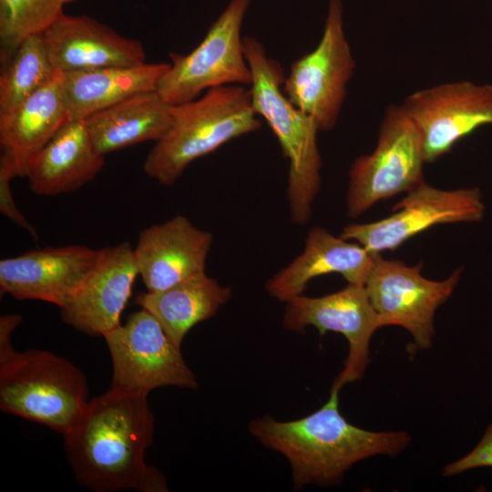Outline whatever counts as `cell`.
Masks as SVG:
<instances>
[{
	"label": "cell",
	"mask_w": 492,
	"mask_h": 492,
	"mask_svg": "<svg viewBox=\"0 0 492 492\" xmlns=\"http://www.w3.org/2000/svg\"><path fill=\"white\" fill-rule=\"evenodd\" d=\"M153 434L148 395L110 387L89 400L63 436L77 482L96 492L166 490L164 477L145 462Z\"/></svg>",
	"instance_id": "1"
},
{
	"label": "cell",
	"mask_w": 492,
	"mask_h": 492,
	"mask_svg": "<svg viewBox=\"0 0 492 492\" xmlns=\"http://www.w3.org/2000/svg\"><path fill=\"white\" fill-rule=\"evenodd\" d=\"M339 392L313 413L291 421L267 415L250 422L249 431L263 446L282 455L292 486H332L354 464L377 455L395 456L411 436L405 431H370L347 421L339 411Z\"/></svg>",
	"instance_id": "2"
},
{
	"label": "cell",
	"mask_w": 492,
	"mask_h": 492,
	"mask_svg": "<svg viewBox=\"0 0 492 492\" xmlns=\"http://www.w3.org/2000/svg\"><path fill=\"white\" fill-rule=\"evenodd\" d=\"M244 55L251 72V94L257 115L262 117L289 160L287 196L292 221L306 224L321 187L322 159L317 144L318 127L282 92L284 74L281 65L267 56L262 44L243 38Z\"/></svg>",
	"instance_id": "3"
},
{
	"label": "cell",
	"mask_w": 492,
	"mask_h": 492,
	"mask_svg": "<svg viewBox=\"0 0 492 492\" xmlns=\"http://www.w3.org/2000/svg\"><path fill=\"white\" fill-rule=\"evenodd\" d=\"M172 124L143 164L159 183L172 185L194 160L228 141L259 129L250 89L241 85L213 87L200 98L172 105Z\"/></svg>",
	"instance_id": "4"
},
{
	"label": "cell",
	"mask_w": 492,
	"mask_h": 492,
	"mask_svg": "<svg viewBox=\"0 0 492 492\" xmlns=\"http://www.w3.org/2000/svg\"><path fill=\"white\" fill-rule=\"evenodd\" d=\"M87 396L83 372L49 351H16L0 363V409L62 436L79 418Z\"/></svg>",
	"instance_id": "5"
},
{
	"label": "cell",
	"mask_w": 492,
	"mask_h": 492,
	"mask_svg": "<svg viewBox=\"0 0 492 492\" xmlns=\"http://www.w3.org/2000/svg\"><path fill=\"white\" fill-rule=\"evenodd\" d=\"M250 1L231 0L194 50L169 54V67L156 89L166 102L186 103L206 89L222 86H251V72L241 36Z\"/></svg>",
	"instance_id": "6"
},
{
	"label": "cell",
	"mask_w": 492,
	"mask_h": 492,
	"mask_svg": "<svg viewBox=\"0 0 492 492\" xmlns=\"http://www.w3.org/2000/svg\"><path fill=\"white\" fill-rule=\"evenodd\" d=\"M425 163L417 128L401 106L388 107L375 149L357 158L350 169L348 215L357 218L376 202L416 188L424 181Z\"/></svg>",
	"instance_id": "7"
},
{
	"label": "cell",
	"mask_w": 492,
	"mask_h": 492,
	"mask_svg": "<svg viewBox=\"0 0 492 492\" xmlns=\"http://www.w3.org/2000/svg\"><path fill=\"white\" fill-rule=\"evenodd\" d=\"M103 337L112 362L111 388L148 395L160 387H198L180 349L148 311L133 313Z\"/></svg>",
	"instance_id": "8"
},
{
	"label": "cell",
	"mask_w": 492,
	"mask_h": 492,
	"mask_svg": "<svg viewBox=\"0 0 492 492\" xmlns=\"http://www.w3.org/2000/svg\"><path fill=\"white\" fill-rule=\"evenodd\" d=\"M354 67L343 31L342 2L329 0L322 38L312 52L292 63L283 93L313 119L319 131L331 130L337 123Z\"/></svg>",
	"instance_id": "9"
},
{
	"label": "cell",
	"mask_w": 492,
	"mask_h": 492,
	"mask_svg": "<svg viewBox=\"0 0 492 492\" xmlns=\"http://www.w3.org/2000/svg\"><path fill=\"white\" fill-rule=\"evenodd\" d=\"M422 267V262L410 266L376 253L364 287L382 327L400 326L419 349L427 350L435 335V313L457 286L462 268L433 281L421 274Z\"/></svg>",
	"instance_id": "10"
},
{
	"label": "cell",
	"mask_w": 492,
	"mask_h": 492,
	"mask_svg": "<svg viewBox=\"0 0 492 492\" xmlns=\"http://www.w3.org/2000/svg\"><path fill=\"white\" fill-rule=\"evenodd\" d=\"M391 216L345 226L340 237L354 240L372 253L392 251L439 224L479 221L485 213L478 188L444 190L425 180L396 203Z\"/></svg>",
	"instance_id": "11"
},
{
	"label": "cell",
	"mask_w": 492,
	"mask_h": 492,
	"mask_svg": "<svg viewBox=\"0 0 492 492\" xmlns=\"http://www.w3.org/2000/svg\"><path fill=\"white\" fill-rule=\"evenodd\" d=\"M282 325L295 333H303L306 327L313 326L321 335L334 332L345 337L348 354L331 388L337 391L364 376L369 363L372 336L382 328L364 285L353 283L327 295L308 297L302 294L288 301Z\"/></svg>",
	"instance_id": "12"
},
{
	"label": "cell",
	"mask_w": 492,
	"mask_h": 492,
	"mask_svg": "<svg viewBox=\"0 0 492 492\" xmlns=\"http://www.w3.org/2000/svg\"><path fill=\"white\" fill-rule=\"evenodd\" d=\"M401 108L419 132L425 163L434 162L464 137L492 124V85L440 84L414 92Z\"/></svg>",
	"instance_id": "13"
},
{
	"label": "cell",
	"mask_w": 492,
	"mask_h": 492,
	"mask_svg": "<svg viewBox=\"0 0 492 492\" xmlns=\"http://www.w3.org/2000/svg\"><path fill=\"white\" fill-rule=\"evenodd\" d=\"M99 250L84 245L46 247L0 261V289L17 300L65 306L95 265Z\"/></svg>",
	"instance_id": "14"
},
{
	"label": "cell",
	"mask_w": 492,
	"mask_h": 492,
	"mask_svg": "<svg viewBox=\"0 0 492 492\" xmlns=\"http://www.w3.org/2000/svg\"><path fill=\"white\" fill-rule=\"evenodd\" d=\"M138 275L134 248L128 241L100 249L79 289L60 308L63 321L89 335L103 336L120 324Z\"/></svg>",
	"instance_id": "15"
},
{
	"label": "cell",
	"mask_w": 492,
	"mask_h": 492,
	"mask_svg": "<svg viewBox=\"0 0 492 492\" xmlns=\"http://www.w3.org/2000/svg\"><path fill=\"white\" fill-rule=\"evenodd\" d=\"M56 70L65 72L145 64L143 45L87 15L63 13L42 34Z\"/></svg>",
	"instance_id": "16"
},
{
	"label": "cell",
	"mask_w": 492,
	"mask_h": 492,
	"mask_svg": "<svg viewBox=\"0 0 492 492\" xmlns=\"http://www.w3.org/2000/svg\"><path fill=\"white\" fill-rule=\"evenodd\" d=\"M211 244V233L183 215L143 230L134 254L147 291H161L204 272Z\"/></svg>",
	"instance_id": "17"
},
{
	"label": "cell",
	"mask_w": 492,
	"mask_h": 492,
	"mask_svg": "<svg viewBox=\"0 0 492 492\" xmlns=\"http://www.w3.org/2000/svg\"><path fill=\"white\" fill-rule=\"evenodd\" d=\"M359 243L313 227L303 251L266 282L268 293L282 302L302 295L308 282L328 273L341 274L348 283L364 285L374 256Z\"/></svg>",
	"instance_id": "18"
},
{
	"label": "cell",
	"mask_w": 492,
	"mask_h": 492,
	"mask_svg": "<svg viewBox=\"0 0 492 492\" xmlns=\"http://www.w3.org/2000/svg\"><path fill=\"white\" fill-rule=\"evenodd\" d=\"M104 165L105 156L96 150L85 120L71 119L30 159L26 177L34 193L56 196L80 189Z\"/></svg>",
	"instance_id": "19"
},
{
	"label": "cell",
	"mask_w": 492,
	"mask_h": 492,
	"mask_svg": "<svg viewBox=\"0 0 492 492\" xmlns=\"http://www.w3.org/2000/svg\"><path fill=\"white\" fill-rule=\"evenodd\" d=\"M68 120L63 73L54 77L12 109L0 113L2 154L26 177L30 159Z\"/></svg>",
	"instance_id": "20"
},
{
	"label": "cell",
	"mask_w": 492,
	"mask_h": 492,
	"mask_svg": "<svg viewBox=\"0 0 492 492\" xmlns=\"http://www.w3.org/2000/svg\"><path fill=\"white\" fill-rule=\"evenodd\" d=\"M169 63H145L63 73L68 120L85 119L134 95L154 91Z\"/></svg>",
	"instance_id": "21"
},
{
	"label": "cell",
	"mask_w": 492,
	"mask_h": 492,
	"mask_svg": "<svg viewBox=\"0 0 492 492\" xmlns=\"http://www.w3.org/2000/svg\"><path fill=\"white\" fill-rule=\"evenodd\" d=\"M172 119V105L154 90L134 95L84 120L96 150L105 156L145 141H159Z\"/></svg>",
	"instance_id": "22"
},
{
	"label": "cell",
	"mask_w": 492,
	"mask_h": 492,
	"mask_svg": "<svg viewBox=\"0 0 492 492\" xmlns=\"http://www.w3.org/2000/svg\"><path fill=\"white\" fill-rule=\"evenodd\" d=\"M231 297V289L200 272L167 289L141 292L136 303L150 313L178 347L189 331L213 317Z\"/></svg>",
	"instance_id": "23"
},
{
	"label": "cell",
	"mask_w": 492,
	"mask_h": 492,
	"mask_svg": "<svg viewBox=\"0 0 492 492\" xmlns=\"http://www.w3.org/2000/svg\"><path fill=\"white\" fill-rule=\"evenodd\" d=\"M56 71L42 34L26 38L4 64L0 77V113L23 102L49 82Z\"/></svg>",
	"instance_id": "24"
},
{
	"label": "cell",
	"mask_w": 492,
	"mask_h": 492,
	"mask_svg": "<svg viewBox=\"0 0 492 492\" xmlns=\"http://www.w3.org/2000/svg\"><path fill=\"white\" fill-rule=\"evenodd\" d=\"M63 0H0V56L5 64L28 36L43 34L64 12Z\"/></svg>",
	"instance_id": "25"
},
{
	"label": "cell",
	"mask_w": 492,
	"mask_h": 492,
	"mask_svg": "<svg viewBox=\"0 0 492 492\" xmlns=\"http://www.w3.org/2000/svg\"><path fill=\"white\" fill-rule=\"evenodd\" d=\"M15 176H17V172L13 162L6 156L1 154L0 212L4 217L26 230L36 241L38 235L36 229L19 210L13 198L10 183Z\"/></svg>",
	"instance_id": "26"
},
{
	"label": "cell",
	"mask_w": 492,
	"mask_h": 492,
	"mask_svg": "<svg viewBox=\"0 0 492 492\" xmlns=\"http://www.w3.org/2000/svg\"><path fill=\"white\" fill-rule=\"evenodd\" d=\"M478 467H492V423L477 446L463 457L446 465L443 475L453 477Z\"/></svg>",
	"instance_id": "27"
},
{
	"label": "cell",
	"mask_w": 492,
	"mask_h": 492,
	"mask_svg": "<svg viewBox=\"0 0 492 492\" xmlns=\"http://www.w3.org/2000/svg\"><path fill=\"white\" fill-rule=\"evenodd\" d=\"M22 317L17 313L4 314L0 317V363L11 357L16 350L12 345V335L21 323Z\"/></svg>",
	"instance_id": "28"
},
{
	"label": "cell",
	"mask_w": 492,
	"mask_h": 492,
	"mask_svg": "<svg viewBox=\"0 0 492 492\" xmlns=\"http://www.w3.org/2000/svg\"><path fill=\"white\" fill-rule=\"evenodd\" d=\"M73 1H75V0H63V2H64L65 5H66V4H68V3H71V2H73Z\"/></svg>",
	"instance_id": "29"
}]
</instances>
